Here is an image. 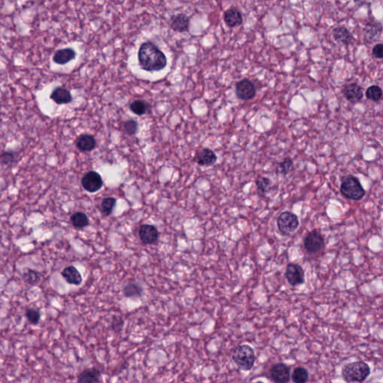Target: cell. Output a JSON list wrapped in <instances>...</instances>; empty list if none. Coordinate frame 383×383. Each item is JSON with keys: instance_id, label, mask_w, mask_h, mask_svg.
<instances>
[{"instance_id": "obj_16", "label": "cell", "mask_w": 383, "mask_h": 383, "mask_svg": "<svg viewBox=\"0 0 383 383\" xmlns=\"http://www.w3.org/2000/svg\"><path fill=\"white\" fill-rule=\"evenodd\" d=\"M76 56H77V53H76L75 50H73L72 48H64V49L59 50L55 53L53 60L56 64L63 65V64H67L72 60H74Z\"/></svg>"}, {"instance_id": "obj_11", "label": "cell", "mask_w": 383, "mask_h": 383, "mask_svg": "<svg viewBox=\"0 0 383 383\" xmlns=\"http://www.w3.org/2000/svg\"><path fill=\"white\" fill-rule=\"evenodd\" d=\"M139 236L144 244L151 245L158 240L159 232L153 225H142L139 229Z\"/></svg>"}, {"instance_id": "obj_20", "label": "cell", "mask_w": 383, "mask_h": 383, "mask_svg": "<svg viewBox=\"0 0 383 383\" xmlns=\"http://www.w3.org/2000/svg\"><path fill=\"white\" fill-rule=\"evenodd\" d=\"M50 98L59 105L69 104L72 101V96L70 91L65 88H61V87H59V88L53 90L51 95H50Z\"/></svg>"}, {"instance_id": "obj_37", "label": "cell", "mask_w": 383, "mask_h": 383, "mask_svg": "<svg viewBox=\"0 0 383 383\" xmlns=\"http://www.w3.org/2000/svg\"><path fill=\"white\" fill-rule=\"evenodd\" d=\"M354 1L356 3L359 4V5H362V4L365 2L366 0H354Z\"/></svg>"}, {"instance_id": "obj_3", "label": "cell", "mask_w": 383, "mask_h": 383, "mask_svg": "<svg viewBox=\"0 0 383 383\" xmlns=\"http://www.w3.org/2000/svg\"><path fill=\"white\" fill-rule=\"evenodd\" d=\"M232 359L240 370L249 371L254 366L256 356L254 350L250 346L243 344L235 349Z\"/></svg>"}, {"instance_id": "obj_31", "label": "cell", "mask_w": 383, "mask_h": 383, "mask_svg": "<svg viewBox=\"0 0 383 383\" xmlns=\"http://www.w3.org/2000/svg\"><path fill=\"white\" fill-rule=\"evenodd\" d=\"M256 186L259 192H260L262 194H265L270 190L271 181L267 177H259L256 181Z\"/></svg>"}, {"instance_id": "obj_9", "label": "cell", "mask_w": 383, "mask_h": 383, "mask_svg": "<svg viewBox=\"0 0 383 383\" xmlns=\"http://www.w3.org/2000/svg\"><path fill=\"white\" fill-rule=\"evenodd\" d=\"M81 183L84 189L89 192H98L103 187L102 177L98 173L93 171L83 176Z\"/></svg>"}, {"instance_id": "obj_5", "label": "cell", "mask_w": 383, "mask_h": 383, "mask_svg": "<svg viewBox=\"0 0 383 383\" xmlns=\"http://www.w3.org/2000/svg\"><path fill=\"white\" fill-rule=\"evenodd\" d=\"M298 219L295 214L291 212H284L278 216L277 225L278 230L284 235H289L297 230Z\"/></svg>"}, {"instance_id": "obj_25", "label": "cell", "mask_w": 383, "mask_h": 383, "mask_svg": "<svg viewBox=\"0 0 383 383\" xmlns=\"http://www.w3.org/2000/svg\"><path fill=\"white\" fill-rule=\"evenodd\" d=\"M22 278H23L24 281L27 284L35 285L41 281L42 277H41L40 273L36 270L27 269L22 274Z\"/></svg>"}, {"instance_id": "obj_10", "label": "cell", "mask_w": 383, "mask_h": 383, "mask_svg": "<svg viewBox=\"0 0 383 383\" xmlns=\"http://www.w3.org/2000/svg\"><path fill=\"white\" fill-rule=\"evenodd\" d=\"M270 378L275 383H288L291 380L289 367L283 363L274 364L270 370Z\"/></svg>"}, {"instance_id": "obj_7", "label": "cell", "mask_w": 383, "mask_h": 383, "mask_svg": "<svg viewBox=\"0 0 383 383\" xmlns=\"http://www.w3.org/2000/svg\"><path fill=\"white\" fill-rule=\"evenodd\" d=\"M285 277L291 286H298L305 281V273L303 269L297 263H291L287 266Z\"/></svg>"}, {"instance_id": "obj_2", "label": "cell", "mask_w": 383, "mask_h": 383, "mask_svg": "<svg viewBox=\"0 0 383 383\" xmlns=\"http://www.w3.org/2000/svg\"><path fill=\"white\" fill-rule=\"evenodd\" d=\"M370 374V366L361 361L346 364L342 370V377L346 383H362Z\"/></svg>"}, {"instance_id": "obj_8", "label": "cell", "mask_w": 383, "mask_h": 383, "mask_svg": "<svg viewBox=\"0 0 383 383\" xmlns=\"http://www.w3.org/2000/svg\"><path fill=\"white\" fill-rule=\"evenodd\" d=\"M236 94L239 99L249 101L255 98L256 88L254 84L250 80L244 79L236 83Z\"/></svg>"}, {"instance_id": "obj_4", "label": "cell", "mask_w": 383, "mask_h": 383, "mask_svg": "<svg viewBox=\"0 0 383 383\" xmlns=\"http://www.w3.org/2000/svg\"><path fill=\"white\" fill-rule=\"evenodd\" d=\"M340 192L346 198L355 201L361 200L365 195L361 183L353 176H348L343 179L340 185Z\"/></svg>"}, {"instance_id": "obj_29", "label": "cell", "mask_w": 383, "mask_h": 383, "mask_svg": "<svg viewBox=\"0 0 383 383\" xmlns=\"http://www.w3.org/2000/svg\"><path fill=\"white\" fill-rule=\"evenodd\" d=\"M115 204H116V199L115 198H106L103 201L102 205V213L105 216H108L112 213L114 208H115Z\"/></svg>"}, {"instance_id": "obj_35", "label": "cell", "mask_w": 383, "mask_h": 383, "mask_svg": "<svg viewBox=\"0 0 383 383\" xmlns=\"http://www.w3.org/2000/svg\"><path fill=\"white\" fill-rule=\"evenodd\" d=\"M124 326V320L121 318H114L112 319V327L115 332H121Z\"/></svg>"}, {"instance_id": "obj_28", "label": "cell", "mask_w": 383, "mask_h": 383, "mask_svg": "<svg viewBox=\"0 0 383 383\" xmlns=\"http://www.w3.org/2000/svg\"><path fill=\"white\" fill-rule=\"evenodd\" d=\"M294 170L293 161L290 158H285L282 162L278 163L277 167V172L287 175Z\"/></svg>"}, {"instance_id": "obj_19", "label": "cell", "mask_w": 383, "mask_h": 383, "mask_svg": "<svg viewBox=\"0 0 383 383\" xmlns=\"http://www.w3.org/2000/svg\"><path fill=\"white\" fill-rule=\"evenodd\" d=\"M334 39L338 43L340 44L348 46L353 42V38L351 32L349 29L343 26H339L334 29L333 32Z\"/></svg>"}, {"instance_id": "obj_22", "label": "cell", "mask_w": 383, "mask_h": 383, "mask_svg": "<svg viewBox=\"0 0 383 383\" xmlns=\"http://www.w3.org/2000/svg\"><path fill=\"white\" fill-rule=\"evenodd\" d=\"M216 160H217L216 155L211 149H203L198 153V163L200 166H212Z\"/></svg>"}, {"instance_id": "obj_27", "label": "cell", "mask_w": 383, "mask_h": 383, "mask_svg": "<svg viewBox=\"0 0 383 383\" xmlns=\"http://www.w3.org/2000/svg\"><path fill=\"white\" fill-rule=\"evenodd\" d=\"M382 95H383V91H382L381 88L378 85L370 86L366 91V97L367 99L375 101V102L381 99Z\"/></svg>"}, {"instance_id": "obj_30", "label": "cell", "mask_w": 383, "mask_h": 383, "mask_svg": "<svg viewBox=\"0 0 383 383\" xmlns=\"http://www.w3.org/2000/svg\"><path fill=\"white\" fill-rule=\"evenodd\" d=\"M129 109L138 115H144L147 109V104L144 101H135L129 105Z\"/></svg>"}, {"instance_id": "obj_24", "label": "cell", "mask_w": 383, "mask_h": 383, "mask_svg": "<svg viewBox=\"0 0 383 383\" xmlns=\"http://www.w3.org/2000/svg\"><path fill=\"white\" fill-rule=\"evenodd\" d=\"M70 221L73 226L76 229H84L89 225V219L84 213L77 212L73 214L70 217Z\"/></svg>"}, {"instance_id": "obj_17", "label": "cell", "mask_w": 383, "mask_h": 383, "mask_svg": "<svg viewBox=\"0 0 383 383\" xmlns=\"http://www.w3.org/2000/svg\"><path fill=\"white\" fill-rule=\"evenodd\" d=\"M62 277L68 284L80 285L83 281V277L79 270L74 266H68L62 271Z\"/></svg>"}, {"instance_id": "obj_32", "label": "cell", "mask_w": 383, "mask_h": 383, "mask_svg": "<svg viewBox=\"0 0 383 383\" xmlns=\"http://www.w3.org/2000/svg\"><path fill=\"white\" fill-rule=\"evenodd\" d=\"M26 318L30 324L36 325L41 319V313L35 308H29L26 311Z\"/></svg>"}, {"instance_id": "obj_15", "label": "cell", "mask_w": 383, "mask_h": 383, "mask_svg": "<svg viewBox=\"0 0 383 383\" xmlns=\"http://www.w3.org/2000/svg\"><path fill=\"white\" fill-rule=\"evenodd\" d=\"M382 25L380 22L377 21H370L368 23L366 24L364 27V36L366 40L368 42L373 43L374 42L378 40L382 32Z\"/></svg>"}, {"instance_id": "obj_23", "label": "cell", "mask_w": 383, "mask_h": 383, "mask_svg": "<svg viewBox=\"0 0 383 383\" xmlns=\"http://www.w3.org/2000/svg\"><path fill=\"white\" fill-rule=\"evenodd\" d=\"M123 294L128 298H139L143 294V289L136 283L129 282L123 287Z\"/></svg>"}, {"instance_id": "obj_14", "label": "cell", "mask_w": 383, "mask_h": 383, "mask_svg": "<svg viewBox=\"0 0 383 383\" xmlns=\"http://www.w3.org/2000/svg\"><path fill=\"white\" fill-rule=\"evenodd\" d=\"M101 381V371L95 367L85 369L77 377V382L80 383H94Z\"/></svg>"}, {"instance_id": "obj_33", "label": "cell", "mask_w": 383, "mask_h": 383, "mask_svg": "<svg viewBox=\"0 0 383 383\" xmlns=\"http://www.w3.org/2000/svg\"><path fill=\"white\" fill-rule=\"evenodd\" d=\"M125 129L128 134H136L138 130V124L134 120H129L125 123Z\"/></svg>"}, {"instance_id": "obj_13", "label": "cell", "mask_w": 383, "mask_h": 383, "mask_svg": "<svg viewBox=\"0 0 383 383\" xmlns=\"http://www.w3.org/2000/svg\"><path fill=\"white\" fill-rule=\"evenodd\" d=\"M343 95L352 104H356L362 99L364 93L362 88L356 83H350L343 90Z\"/></svg>"}, {"instance_id": "obj_6", "label": "cell", "mask_w": 383, "mask_h": 383, "mask_svg": "<svg viewBox=\"0 0 383 383\" xmlns=\"http://www.w3.org/2000/svg\"><path fill=\"white\" fill-rule=\"evenodd\" d=\"M304 248L309 254H317L324 248V239L318 231L309 232L304 239Z\"/></svg>"}, {"instance_id": "obj_12", "label": "cell", "mask_w": 383, "mask_h": 383, "mask_svg": "<svg viewBox=\"0 0 383 383\" xmlns=\"http://www.w3.org/2000/svg\"><path fill=\"white\" fill-rule=\"evenodd\" d=\"M190 25V18L184 14H177V15H173L170 19V26L174 32H189Z\"/></svg>"}, {"instance_id": "obj_21", "label": "cell", "mask_w": 383, "mask_h": 383, "mask_svg": "<svg viewBox=\"0 0 383 383\" xmlns=\"http://www.w3.org/2000/svg\"><path fill=\"white\" fill-rule=\"evenodd\" d=\"M76 144L77 149L81 151H91L95 148L96 141L91 135L83 134L79 136Z\"/></svg>"}, {"instance_id": "obj_18", "label": "cell", "mask_w": 383, "mask_h": 383, "mask_svg": "<svg viewBox=\"0 0 383 383\" xmlns=\"http://www.w3.org/2000/svg\"><path fill=\"white\" fill-rule=\"evenodd\" d=\"M224 21L229 27H236L243 22V17L236 8H229L224 13Z\"/></svg>"}, {"instance_id": "obj_34", "label": "cell", "mask_w": 383, "mask_h": 383, "mask_svg": "<svg viewBox=\"0 0 383 383\" xmlns=\"http://www.w3.org/2000/svg\"><path fill=\"white\" fill-rule=\"evenodd\" d=\"M15 160V153L11 151H5L0 155V161L3 164L10 165Z\"/></svg>"}, {"instance_id": "obj_1", "label": "cell", "mask_w": 383, "mask_h": 383, "mask_svg": "<svg viewBox=\"0 0 383 383\" xmlns=\"http://www.w3.org/2000/svg\"><path fill=\"white\" fill-rule=\"evenodd\" d=\"M139 65L146 71H160L167 65L166 55L151 42L142 43L138 52Z\"/></svg>"}, {"instance_id": "obj_26", "label": "cell", "mask_w": 383, "mask_h": 383, "mask_svg": "<svg viewBox=\"0 0 383 383\" xmlns=\"http://www.w3.org/2000/svg\"><path fill=\"white\" fill-rule=\"evenodd\" d=\"M308 372L306 369L302 367H298L294 369L291 379L295 383H305L308 380Z\"/></svg>"}, {"instance_id": "obj_36", "label": "cell", "mask_w": 383, "mask_h": 383, "mask_svg": "<svg viewBox=\"0 0 383 383\" xmlns=\"http://www.w3.org/2000/svg\"><path fill=\"white\" fill-rule=\"evenodd\" d=\"M373 56L376 59H382L383 58V45L382 43H377L374 46L372 50Z\"/></svg>"}]
</instances>
